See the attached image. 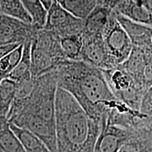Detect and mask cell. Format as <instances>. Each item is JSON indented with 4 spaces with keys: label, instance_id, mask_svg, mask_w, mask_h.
Wrapping results in <instances>:
<instances>
[{
    "label": "cell",
    "instance_id": "1",
    "mask_svg": "<svg viewBox=\"0 0 152 152\" xmlns=\"http://www.w3.org/2000/svg\"><path fill=\"white\" fill-rule=\"evenodd\" d=\"M58 86L71 94L91 118L100 124L118 99L99 68L83 61L66 60L56 68Z\"/></svg>",
    "mask_w": 152,
    "mask_h": 152
},
{
    "label": "cell",
    "instance_id": "2",
    "mask_svg": "<svg viewBox=\"0 0 152 152\" xmlns=\"http://www.w3.org/2000/svg\"><path fill=\"white\" fill-rule=\"evenodd\" d=\"M55 128L58 152H94L102 126L69 92L58 86Z\"/></svg>",
    "mask_w": 152,
    "mask_h": 152
},
{
    "label": "cell",
    "instance_id": "3",
    "mask_svg": "<svg viewBox=\"0 0 152 152\" xmlns=\"http://www.w3.org/2000/svg\"><path fill=\"white\" fill-rule=\"evenodd\" d=\"M58 87L56 69L35 77L33 89L18 115H33L55 124V103Z\"/></svg>",
    "mask_w": 152,
    "mask_h": 152
},
{
    "label": "cell",
    "instance_id": "4",
    "mask_svg": "<svg viewBox=\"0 0 152 152\" xmlns=\"http://www.w3.org/2000/svg\"><path fill=\"white\" fill-rule=\"evenodd\" d=\"M102 71L114 96L132 109L140 111L147 90L120 65Z\"/></svg>",
    "mask_w": 152,
    "mask_h": 152
},
{
    "label": "cell",
    "instance_id": "5",
    "mask_svg": "<svg viewBox=\"0 0 152 152\" xmlns=\"http://www.w3.org/2000/svg\"><path fill=\"white\" fill-rule=\"evenodd\" d=\"M102 35L113 67L124 62L131 53L133 45L113 10Z\"/></svg>",
    "mask_w": 152,
    "mask_h": 152
},
{
    "label": "cell",
    "instance_id": "6",
    "mask_svg": "<svg viewBox=\"0 0 152 152\" xmlns=\"http://www.w3.org/2000/svg\"><path fill=\"white\" fill-rule=\"evenodd\" d=\"M44 28L54 32L60 37L83 35L84 20L76 18L54 0L47 12L46 24Z\"/></svg>",
    "mask_w": 152,
    "mask_h": 152
},
{
    "label": "cell",
    "instance_id": "7",
    "mask_svg": "<svg viewBox=\"0 0 152 152\" xmlns=\"http://www.w3.org/2000/svg\"><path fill=\"white\" fill-rule=\"evenodd\" d=\"M37 30L33 24L0 13V45L33 40Z\"/></svg>",
    "mask_w": 152,
    "mask_h": 152
},
{
    "label": "cell",
    "instance_id": "8",
    "mask_svg": "<svg viewBox=\"0 0 152 152\" xmlns=\"http://www.w3.org/2000/svg\"><path fill=\"white\" fill-rule=\"evenodd\" d=\"M83 45L81 61L101 70L113 68L106 51L102 35H90L83 33Z\"/></svg>",
    "mask_w": 152,
    "mask_h": 152
},
{
    "label": "cell",
    "instance_id": "9",
    "mask_svg": "<svg viewBox=\"0 0 152 152\" xmlns=\"http://www.w3.org/2000/svg\"><path fill=\"white\" fill-rule=\"evenodd\" d=\"M94 152H118L132 135L134 129H127L103 121Z\"/></svg>",
    "mask_w": 152,
    "mask_h": 152
},
{
    "label": "cell",
    "instance_id": "10",
    "mask_svg": "<svg viewBox=\"0 0 152 152\" xmlns=\"http://www.w3.org/2000/svg\"><path fill=\"white\" fill-rule=\"evenodd\" d=\"M10 123L27 129L45 142L52 152H58L55 124L33 115H18Z\"/></svg>",
    "mask_w": 152,
    "mask_h": 152
},
{
    "label": "cell",
    "instance_id": "11",
    "mask_svg": "<svg viewBox=\"0 0 152 152\" xmlns=\"http://www.w3.org/2000/svg\"><path fill=\"white\" fill-rule=\"evenodd\" d=\"M118 152H152V121L144 120Z\"/></svg>",
    "mask_w": 152,
    "mask_h": 152
},
{
    "label": "cell",
    "instance_id": "12",
    "mask_svg": "<svg viewBox=\"0 0 152 152\" xmlns=\"http://www.w3.org/2000/svg\"><path fill=\"white\" fill-rule=\"evenodd\" d=\"M115 15L130 37L133 47L145 49L152 45V26L134 22L117 13Z\"/></svg>",
    "mask_w": 152,
    "mask_h": 152
},
{
    "label": "cell",
    "instance_id": "13",
    "mask_svg": "<svg viewBox=\"0 0 152 152\" xmlns=\"http://www.w3.org/2000/svg\"><path fill=\"white\" fill-rule=\"evenodd\" d=\"M33 43L61 64L67 60L61 46L60 37L52 30L45 28L38 30Z\"/></svg>",
    "mask_w": 152,
    "mask_h": 152
},
{
    "label": "cell",
    "instance_id": "14",
    "mask_svg": "<svg viewBox=\"0 0 152 152\" xmlns=\"http://www.w3.org/2000/svg\"><path fill=\"white\" fill-rule=\"evenodd\" d=\"M113 11L134 22L152 26V15L142 4L134 0H123Z\"/></svg>",
    "mask_w": 152,
    "mask_h": 152
},
{
    "label": "cell",
    "instance_id": "15",
    "mask_svg": "<svg viewBox=\"0 0 152 152\" xmlns=\"http://www.w3.org/2000/svg\"><path fill=\"white\" fill-rule=\"evenodd\" d=\"M145 63L146 58L144 49L140 47H133L128 58L120 64V66L130 73L137 83L145 88L143 84V74Z\"/></svg>",
    "mask_w": 152,
    "mask_h": 152
},
{
    "label": "cell",
    "instance_id": "16",
    "mask_svg": "<svg viewBox=\"0 0 152 152\" xmlns=\"http://www.w3.org/2000/svg\"><path fill=\"white\" fill-rule=\"evenodd\" d=\"M113 10L97 5L84 20L83 33L102 35Z\"/></svg>",
    "mask_w": 152,
    "mask_h": 152
},
{
    "label": "cell",
    "instance_id": "17",
    "mask_svg": "<svg viewBox=\"0 0 152 152\" xmlns=\"http://www.w3.org/2000/svg\"><path fill=\"white\" fill-rule=\"evenodd\" d=\"M10 127L21 142L26 152H52L37 135L30 130L10 123Z\"/></svg>",
    "mask_w": 152,
    "mask_h": 152
},
{
    "label": "cell",
    "instance_id": "18",
    "mask_svg": "<svg viewBox=\"0 0 152 152\" xmlns=\"http://www.w3.org/2000/svg\"><path fill=\"white\" fill-rule=\"evenodd\" d=\"M0 151L26 152L21 142L11 128L8 121L0 124Z\"/></svg>",
    "mask_w": 152,
    "mask_h": 152
},
{
    "label": "cell",
    "instance_id": "19",
    "mask_svg": "<svg viewBox=\"0 0 152 152\" xmlns=\"http://www.w3.org/2000/svg\"><path fill=\"white\" fill-rule=\"evenodd\" d=\"M32 42L33 40H29L24 43L21 60L7 77L16 83L33 77L31 74Z\"/></svg>",
    "mask_w": 152,
    "mask_h": 152
},
{
    "label": "cell",
    "instance_id": "20",
    "mask_svg": "<svg viewBox=\"0 0 152 152\" xmlns=\"http://www.w3.org/2000/svg\"><path fill=\"white\" fill-rule=\"evenodd\" d=\"M17 90V83L9 77L0 83V116L7 118V115L14 102Z\"/></svg>",
    "mask_w": 152,
    "mask_h": 152
},
{
    "label": "cell",
    "instance_id": "21",
    "mask_svg": "<svg viewBox=\"0 0 152 152\" xmlns=\"http://www.w3.org/2000/svg\"><path fill=\"white\" fill-rule=\"evenodd\" d=\"M72 15L85 20L98 4V0H56Z\"/></svg>",
    "mask_w": 152,
    "mask_h": 152
},
{
    "label": "cell",
    "instance_id": "22",
    "mask_svg": "<svg viewBox=\"0 0 152 152\" xmlns=\"http://www.w3.org/2000/svg\"><path fill=\"white\" fill-rule=\"evenodd\" d=\"M24 9L32 19V24L37 30L42 29L46 24L47 12L40 0H21Z\"/></svg>",
    "mask_w": 152,
    "mask_h": 152
},
{
    "label": "cell",
    "instance_id": "23",
    "mask_svg": "<svg viewBox=\"0 0 152 152\" xmlns=\"http://www.w3.org/2000/svg\"><path fill=\"white\" fill-rule=\"evenodd\" d=\"M62 50L68 60L81 61L83 49V35H75L60 37Z\"/></svg>",
    "mask_w": 152,
    "mask_h": 152
},
{
    "label": "cell",
    "instance_id": "24",
    "mask_svg": "<svg viewBox=\"0 0 152 152\" xmlns=\"http://www.w3.org/2000/svg\"><path fill=\"white\" fill-rule=\"evenodd\" d=\"M0 13L32 24V19L24 9L21 0H0Z\"/></svg>",
    "mask_w": 152,
    "mask_h": 152
},
{
    "label": "cell",
    "instance_id": "25",
    "mask_svg": "<svg viewBox=\"0 0 152 152\" xmlns=\"http://www.w3.org/2000/svg\"><path fill=\"white\" fill-rule=\"evenodd\" d=\"M144 49L146 63L143 74V84L147 90L152 85V45Z\"/></svg>",
    "mask_w": 152,
    "mask_h": 152
},
{
    "label": "cell",
    "instance_id": "26",
    "mask_svg": "<svg viewBox=\"0 0 152 152\" xmlns=\"http://www.w3.org/2000/svg\"><path fill=\"white\" fill-rule=\"evenodd\" d=\"M140 111L152 121V85L147 89L142 98Z\"/></svg>",
    "mask_w": 152,
    "mask_h": 152
},
{
    "label": "cell",
    "instance_id": "27",
    "mask_svg": "<svg viewBox=\"0 0 152 152\" xmlns=\"http://www.w3.org/2000/svg\"><path fill=\"white\" fill-rule=\"evenodd\" d=\"M21 44H9V45H0V60L9 54L11 51L16 49Z\"/></svg>",
    "mask_w": 152,
    "mask_h": 152
},
{
    "label": "cell",
    "instance_id": "28",
    "mask_svg": "<svg viewBox=\"0 0 152 152\" xmlns=\"http://www.w3.org/2000/svg\"><path fill=\"white\" fill-rule=\"evenodd\" d=\"M123 0H98V4L113 10Z\"/></svg>",
    "mask_w": 152,
    "mask_h": 152
},
{
    "label": "cell",
    "instance_id": "29",
    "mask_svg": "<svg viewBox=\"0 0 152 152\" xmlns=\"http://www.w3.org/2000/svg\"><path fill=\"white\" fill-rule=\"evenodd\" d=\"M142 4L144 7L149 11V13L152 15V0H143Z\"/></svg>",
    "mask_w": 152,
    "mask_h": 152
},
{
    "label": "cell",
    "instance_id": "30",
    "mask_svg": "<svg viewBox=\"0 0 152 152\" xmlns=\"http://www.w3.org/2000/svg\"><path fill=\"white\" fill-rule=\"evenodd\" d=\"M42 4L44 5V7L46 8L47 11L49 10V8L52 7V4L54 3V0H40Z\"/></svg>",
    "mask_w": 152,
    "mask_h": 152
},
{
    "label": "cell",
    "instance_id": "31",
    "mask_svg": "<svg viewBox=\"0 0 152 152\" xmlns=\"http://www.w3.org/2000/svg\"><path fill=\"white\" fill-rule=\"evenodd\" d=\"M134 1H135L136 2H137L139 4H142V1H143V0H134Z\"/></svg>",
    "mask_w": 152,
    "mask_h": 152
},
{
    "label": "cell",
    "instance_id": "32",
    "mask_svg": "<svg viewBox=\"0 0 152 152\" xmlns=\"http://www.w3.org/2000/svg\"><path fill=\"white\" fill-rule=\"evenodd\" d=\"M1 80H2V79H1V77H0V83H1Z\"/></svg>",
    "mask_w": 152,
    "mask_h": 152
},
{
    "label": "cell",
    "instance_id": "33",
    "mask_svg": "<svg viewBox=\"0 0 152 152\" xmlns=\"http://www.w3.org/2000/svg\"><path fill=\"white\" fill-rule=\"evenodd\" d=\"M0 152H1V151H0Z\"/></svg>",
    "mask_w": 152,
    "mask_h": 152
}]
</instances>
